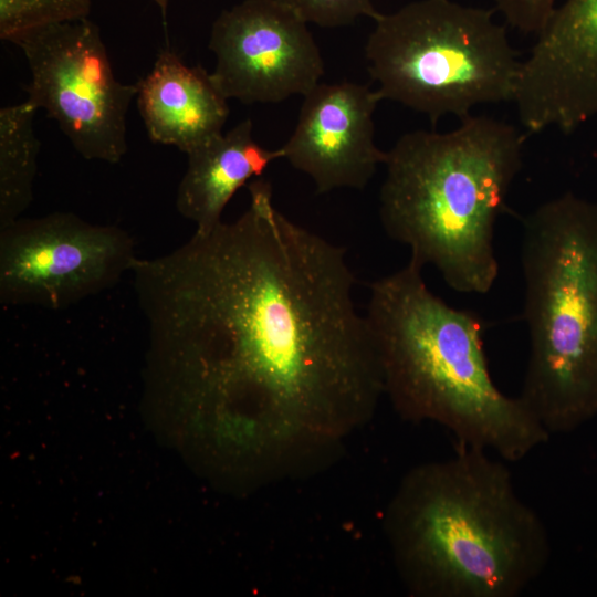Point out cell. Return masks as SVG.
<instances>
[{
  "label": "cell",
  "instance_id": "277c9868",
  "mask_svg": "<svg viewBox=\"0 0 597 597\" xmlns=\"http://www.w3.org/2000/svg\"><path fill=\"white\" fill-rule=\"evenodd\" d=\"M392 528L412 587L438 597H516L545 570L548 532L516 492L509 467L458 444L417 471Z\"/></svg>",
  "mask_w": 597,
  "mask_h": 597
},
{
  "label": "cell",
  "instance_id": "2e32d148",
  "mask_svg": "<svg viewBox=\"0 0 597 597\" xmlns=\"http://www.w3.org/2000/svg\"><path fill=\"white\" fill-rule=\"evenodd\" d=\"M306 23L336 28L353 23L358 17L374 21L380 17L371 0H279Z\"/></svg>",
  "mask_w": 597,
  "mask_h": 597
},
{
  "label": "cell",
  "instance_id": "8992f818",
  "mask_svg": "<svg viewBox=\"0 0 597 597\" xmlns=\"http://www.w3.org/2000/svg\"><path fill=\"white\" fill-rule=\"evenodd\" d=\"M383 100L463 119L482 104L513 102L521 61L489 9L418 0L380 14L365 45Z\"/></svg>",
  "mask_w": 597,
  "mask_h": 597
},
{
  "label": "cell",
  "instance_id": "3957f363",
  "mask_svg": "<svg viewBox=\"0 0 597 597\" xmlns=\"http://www.w3.org/2000/svg\"><path fill=\"white\" fill-rule=\"evenodd\" d=\"M460 122L448 133H407L387 151L379 217L410 260L433 266L457 292L485 294L499 275L494 227L524 138L485 115Z\"/></svg>",
  "mask_w": 597,
  "mask_h": 597
},
{
  "label": "cell",
  "instance_id": "4fadbf2b",
  "mask_svg": "<svg viewBox=\"0 0 597 597\" xmlns=\"http://www.w3.org/2000/svg\"><path fill=\"white\" fill-rule=\"evenodd\" d=\"M187 169L176 197L178 212L196 226L195 232L211 231L233 195L263 175L282 158L281 148L268 149L253 137L247 118L187 154Z\"/></svg>",
  "mask_w": 597,
  "mask_h": 597
},
{
  "label": "cell",
  "instance_id": "7c38bea8",
  "mask_svg": "<svg viewBox=\"0 0 597 597\" xmlns=\"http://www.w3.org/2000/svg\"><path fill=\"white\" fill-rule=\"evenodd\" d=\"M137 84V106L148 137L186 155L222 134L228 98L211 73L189 66L164 48L150 72Z\"/></svg>",
  "mask_w": 597,
  "mask_h": 597
},
{
  "label": "cell",
  "instance_id": "ac0fdd59",
  "mask_svg": "<svg viewBox=\"0 0 597 597\" xmlns=\"http://www.w3.org/2000/svg\"><path fill=\"white\" fill-rule=\"evenodd\" d=\"M151 1H154L159 7L161 13L165 15L168 8L169 0H151Z\"/></svg>",
  "mask_w": 597,
  "mask_h": 597
},
{
  "label": "cell",
  "instance_id": "5b68a950",
  "mask_svg": "<svg viewBox=\"0 0 597 597\" xmlns=\"http://www.w3.org/2000/svg\"><path fill=\"white\" fill-rule=\"evenodd\" d=\"M530 350L519 395L552 434L597 417V202L566 192L524 220Z\"/></svg>",
  "mask_w": 597,
  "mask_h": 597
},
{
  "label": "cell",
  "instance_id": "30bf717a",
  "mask_svg": "<svg viewBox=\"0 0 597 597\" xmlns=\"http://www.w3.org/2000/svg\"><path fill=\"white\" fill-rule=\"evenodd\" d=\"M513 103L528 133L568 134L597 117V0L556 6L521 61Z\"/></svg>",
  "mask_w": 597,
  "mask_h": 597
},
{
  "label": "cell",
  "instance_id": "5bb4252c",
  "mask_svg": "<svg viewBox=\"0 0 597 597\" xmlns=\"http://www.w3.org/2000/svg\"><path fill=\"white\" fill-rule=\"evenodd\" d=\"M28 100L0 109V229L21 218L33 200L40 140Z\"/></svg>",
  "mask_w": 597,
  "mask_h": 597
},
{
  "label": "cell",
  "instance_id": "6da1fadb",
  "mask_svg": "<svg viewBox=\"0 0 597 597\" xmlns=\"http://www.w3.org/2000/svg\"><path fill=\"white\" fill-rule=\"evenodd\" d=\"M248 208L133 266L154 354L201 400L297 417L369 408L384 390L346 251L292 221L272 185Z\"/></svg>",
  "mask_w": 597,
  "mask_h": 597
},
{
  "label": "cell",
  "instance_id": "7a4b0ae2",
  "mask_svg": "<svg viewBox=\"0 0 597 597\" xmlns=\"http://www.w3.org/2000/svg\"><path fill=\"white\" fill-rule=\"evenodd\" d=\"M408 263L369 285L365 316L384 390L412 419L448 428L458 444L517 462L549 440L520 396L494 384L480 318L448 305Z\"/></svg>",
  "mask_w": 597,
  "mask_h": 597
},
{
  "label": "cell",
  "instance_id": "ba28073f",
  "mask_svg": "<svg viewBox=\"0 0 597 597\" xmlns=\"http://www.w3.org/2000/svg\"><path fill=\"white\" fill-rule=\"evenodd\" d=\"M129 234L71 212L0 229V298L61 310L114 286L137 260Z\"/></svg>",
  "mask_w": 597,
  "mask_h": 597
},
{
  "label": "cell",
  "instance_id": "8fae6325",
  "mask_svg": "<svg viewBox=\"0 0 597 597\" xmlns=\"http://www.w3.org/2000/svg\"><path fill=\"white\" fill-rule=\"evenodd\" d=\"M381 100L378 90L358 83L317 84L280 147L282 158L307 175L320 193L364 189L387 158L375 143L373 116Z\"/></svg>",
  "mask_w": 597,
  "mask_h": 597
},
{
  "label": "cell",
  "instance_id": "e0dca14e",
  "mask_svg": "<svg viewBox=\"0 0 597 597\" xmlns=\"http://www.w3.org/2000/svg\"><path fill=\"white\" fill-rule=\"evenodd\" d=\"M557 0H495L506 24L523 34L537 35L552 17Z\"/></svg>",
  "mask_w": 597,
  "mask_h": 597
},
{
  "label": "cell",
  "instance_id": "9a60e30c",
  "mask_svg": "<svg viewBox=\"0 0 597 597\" xmlns=\"http://www.w3.org/2000/svg\"><path fill=\"white\" fill-rule=\"evenodd\" d=\"M92 0H0V38L15 36L49 24L86 19Z\"/></svg>",
  "mask_w": 597,
  "mask_h": 597
},
{
  "label": "cell",
  "instance_id": "9c48e42d",
  "mask_svg": "<svg viewBox=\"0 0 597 597\" xmlns=\"http://www.w3.org/2000/svg\"><path fill=\"white\" fill-rule=\"evenodd\" d=\"M208 46L217 85L228 100L244 104L305 96L324 74L306 22L279 0H244L222 11Z\"/></svg>",
  "mask_w": 597,
  "mask_h": 597
},
{
  "label": "cell",
  "instance_id": "52a82bcc",
  "mask_svg": "<svg viewBox=\"0 0 597 597\" xmlns=\"http://www.w3.org/2000/svg\"><path fill=\"white\" fill-rule=\"evenodd\" d=\"M30 71L28 101L56 122L87 160L117 164L127 151V113L137 84L119 82L98 27L86 19L15 36Z\"/></svg>",
  "mask_w": 597,
  "mask_h": 597
}]
</instances>
